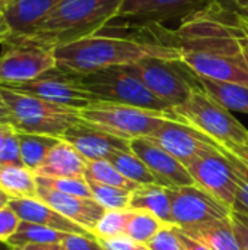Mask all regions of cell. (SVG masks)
<instances>
[{
    "instance_id": "obj_1",
    "label": "cell",
    "mask_w": 248,
    "mask_h": 250,
    "mask_svg": "<svg viewBox=\"0 0 248 250\" xmlns=\"http://www.w3.org/2000/svg\"><path fill=\"white\" fill-rule=\"evenodd\" d=\"M127 32L136 40L175 48L181 62L202 78L248 86L241 16L215 0L177 29L148 25L129 26Z\"/></svg>"
},
{
    "instance_id": "obj_2",
    "label": "cell",
    "mask_w": 248,
    "mask_h": 250,
    "mask_svg": "<svg viewBox=\"0 0 248 250\" xmlns=\"http://www.w3.org/2000/svg\"><path fill=\"white\" fill-rule=\"evenodd\" d=\"M53 53L57 67L76 75H88L113 66H129L145 57L180 59L175 48L104 31L56 47Z\"/></svg>"
},
{
    "instance_id": "obj_3",
    "label": "cell",
    "mask_w": 248,
    "mask_h": 250,
    "mask_svg": "<svg viewBox=\"0 0 248 250\" xmlns=\"http://www.w3.org/2000/svg\"><path fill=\"white\" fill-rule=\"evenodd\" d=\"M123 0H63L28 37L39 45L56 47L92 37L118 13Z\"/></svg>"
},
{
    "instance_id": "obj_4",
    "label": "cell",
    "mask_w": 248,
    "mask_h": 250,
    "mask_svg": "<svg viewBox=\"0 0 248 250\" xmlns=\"http://www.w3.org/2000/svg\"><path fill=\"white\" fill-rule=\"evenodd\" d=\"M0 89L12 114V127L16 132L61 138L69 127L80 122L79 110L45 101L6 85H0Z\"/></svg>"
},
{
    "instance_id": "obj_5",
    "label": "cell",
    "mask_w": 248,
    "mask_h": 250,
    "mask_svg": "<svg viewBox=\"0 0 248 250\" xmlns=\"http://www.w3.org/2000/svg\"><path fill=\"white\" fill-rule=\"evenodd\" d=\"M177 120L193 126L218 144L248 145V130L231 111L203 88L196 89L183 104L172 108Z\"/></svg>"
},
{
    "instance_id": "obj_6",
    "label": "cell",
    "mask_w": 248,
    "mask_h": 250,
    "mask_svg": "<svg viewBox=\"0 0 248 250\" xmlns=\"http://www.w3.org/2000/svg\"><path fill=\"white\" fill-rule=\"evenodd\" d=\"M123 67L171 108L183 104L196 89H202L197 75L181 59L145 57Z\"/></svg>"
},
{
    "instance_id": "obj_7",
    "label": "cell",
    "mask_w": 248,
    "mask_h": 250,
    "mask_svg": "<svg viewBox=\"0 0 248 250\" xmlns=\"http://www.w3.org/2000/svg\"><path fill=\"white\" fill-rule=\"evenodd\" d=\"M79 76L82 85L99 101L174 114L172 108L165 101L158 98L140 79H137L123 66H113Z\"/></svg>"
},
{
    "instance_id": "obj_8",
    "label": "cell",
    "mask_w": 248,
    "mask_h": 250,
    "mask_svg": "<svg viewBox=\"0 0 248 250\" xmlns=\"http://www.w3.org/2000/svg\"><path fill=\"white\" fill-rule=\"evenodd\" d=\"M79 113L83 122L126 141L149 138L164 123V120H177L174 114L105 101H98Z\"/></svg>"
},
{
    "instance_id": "obj_9",
    "label": "cell",
    "mask_w": 248,
    "mask_h": 250,
    "mask_svg": "<svg viewBox=\"0 0 248 250\" xmlns=\"http://www.w3.org/2000/svg\"><path fill=\"white\" fill-rule=\"evenodd\" d=\"M53 67H56V57L51 48L23 37L9 38L1 44L0 85L28 82Z\"/></svg>"
},
{
    "instance_id": "obj_10",
    "label": "cell",
    "mask_w": 248,
    "mask_h": 250,
    "mask_svg": "<svg viewBox=\"0 0 248 250\" xmlns=\"http://www.w3.org/2000/svg\"><path fill=\"white\" fill-rule=\"evenodd\" d=\"M6 86L79 111L99 101L82 85L79 75L57 66L32 81Z\"/></svg>"
},
{
    "instance_id": "obj_11",
    "label": "cell",
    "mask_w": 248,
    "mask_h": 250,
    "mask_svg": "<svg viewBox=\"0 0 248 250\" xmlns=\"http://www.w3.org/2000/svg\"><path fill=\"white\" fill-rule=\"evenodd\" d=\"M171 212L177 229H191L213 220L231 218L232 209L199 185L170 188Z\"/></svg>"
},
{
    "instance_id": "obj_12",
    "label": "cell",
    "mask_w": 248,
    "mask_h": 250,
    "mask_svg": "<svg viewBox=\"0 0 248 250\" xmlns=\"http://www.w3.org/2000/svg\"><path fill=\"white\" fill-rule=\"evenodd\" d=\"M213 0H123L117 16L126 26L162 25L171 19H181L194 15L209 6Z\"/></svg>"
},
{
    "instance_id": "obj_13",
    "label": "cell",
    "mask_w": 248,
    "mask_h": 250,
    "mask_svg": "<svg viewBox=\"0 0 248 250\" xmlns=\"http://www.w3.org/2000/svg\"><path fill=\"white\" fill-rule=\"evenodd\" d=\"M149 138L174 155L186 168L194 160L218 151V144L212 138L190 125L172 119L164 120Z\"/></svg>"
},
{
    "instance_id": "obj_14",
    "label": "cell",
    "mask_w": 248,
    "mask_h": 250,
    "mask_svg": "<svg viewBox=\"0 0 248 250\" xmlns=\"http://www.w3.org/2000/svg\"><path fill=\"white\" fill-rule=\"evenodd\" d=\"M196 185L212 193L216 199L232 209L237 195V183L229 160L219 152L200 157L187 166Z\"/></svg>"
},
{
    "instance_id": "obj_15",
    "label": "cell",
    "mask_w": 248,
    "mask_h": 250,
    "mask_svg": "<svg viewBox=\"0 0 248 250\" xmlns=\"http://www.w3.org/2000/svg\"><path fill=\"white\" fill-rule=\"evenodd\" d=\"M130 149L148 166L162 186L178 188L196 185L189 170L152 138L130 141Z\"/></svg>"
},
{
    "instance_id": "obj_16",
    "label": "cell",
    "mask_w": 248,
    "mask_h": 250,
    "mask_svg": "<svg viewBox=\"0 0 248 250\" xmlns=\"http://www.w3.org/2000/svg\"><path fill=\"white\" fill-rule=\"evenodd\" d=\"M60 139L76 148L88 161L110 160L118 151L130 149V141L114 136L82 119L69 127Z\"/></svg>"
},
{
    "instance_id": "obj_17",
    "label": "cell",
    "mask_w": 248,
    "mask_h": 250,
    "mask_svg": "<svg viewBox=\"0 0 248 250\" xmlns=\"http://www.w3.org/2000/svg\"><path fill=\"white\" fill-rule=\"evenodd\" d=\"M37 198L48 204L51 208L58 211L61 215H64L70 221L86 229L92 234L98 221L102 218V215L107 211L92 198L64 195V193H60L47 188H41V186H38Z\"/></svg>"
},
{
    "instance_id": "obj_18",
    "label": "cell",
    "mask_w": 248,
    "mask_h": 250,
    "mask_svg": "<svg viewBox=\"0 0 248 250\" xmlns=\"http://www.w3.org/2000/svg\"><path fill=\"white\" fill-rule=\"evenodd\" d=\"M61 1L63 0H9L3 12L10 31L9 38L31 35Z\"/></svg>"
},
{
    "instance_id": "obj_19",
    "label": "cell",
    "mask_w": 248,
    "mask_h": 250,
    "mask_svg": "<svg viewBox=\"0 0 248 250\" xmlns=\"http://www.w3.org/2000/svg\"><path fill=\"white\" fill-rule=\"evenodd\" d=\"M9 205L19 215L20 221L34 223L42 227H48L67 234H82V236H94L86 229L77 226L70 221L58 211L51 208L48 204L42 202L38 198H25V199H12Z\"/></svg>"
},
{
    "instance_id": "obj_20",
    "label": "cell",
    "mask_w": 248,
    "mask_h": 250,
    "mask_svg": "<svg viewBox=\"0 0 248 250\" xmlns=\"http://www.w3.org/2000/svg\"><path fill=\"white\" fill-rule=\"evenodd\" d=\"M86 167L88 160L70 144L60 139L34 174L42 177H85Z\"/></svg>"
},
{
    "instance_id": "obj_21",
    "label": "cell",
    "mask_w": 248,
    "mask_h": 250,
    "mask_svg": "<svg viewBox=\"0 0 248 250\" xmlns=\"http://www.w3.org/2000/svg\"><path fill=\"white\" fill-rule=\"evenodd\" d=\"M129 209L146 211L161 220L165 226L175 227L171 212L170 188L161 185H140L132 192Z\"/></svg>"
},
{
    "instance_id": "obj_22",
    "label": "cell",
    "mask_w": 248,
    "mask_h": 250,
    "mask_svg": "<svg viewBox=\"0 0 248 250\" xmlns=\"http://www.w3.org/2000/svg\"><path fill=\"white\" fill-rule=\"evenodd\" d=\"M183 231L212 250H241L231 224V218L213 220Z\"/></svg>"
},
{
    "instance_id": "obj_23",
    "label": "cell",
    "mask_w": 248,
    "mask_h": 250,
    "mask_svg": "<svg viewBox=\"0 0 248 250\" xmlns=\"http://www.w3.org/2000/svg\"><path fill=\"white\" fill-rule=\"evenodd\" d=\"M0 189L13 199L37 198V177L23 166H0Z\"/></svg>"
},
{
    "instance_id": "obj_24",
    "label": "cell",
    "mask_w": 248,
    "mask_h": 250,
    "mask_svg": "<svg viewBox=\"0 0 248 250\" xmlns=\"http://www.w3.org/2000/svg\"><path fill=\"white\" fill-rule=\"evenodd\" d=\"M199 82L202 88L218 103L227 107L229 111H238L248 114V86L212 81L208 78L199 76Z\"/></svg>"
},
{
    "instance_id": "obj_25",
    "label": "cell",
    "mask_w": 248,
    "mask_h": 250,
    "mask_svg": "<svg viewBox=\"0 0 248 250\" xmlns=\"http://www.w3.org/2000/svg\"><path fill=\"white\" fill-rule=\"evenodd\" d=\"M18 141L23 166L32 173H35V170L42 164L51 148H54L60 142V138L18 132Z\"/></svg>"
},
{
    "instance_id": "obj_26",
    "label": "cell",
    "mask_w": 248,
    "mask_h": 250,
    "mask_svg": "<svg viewBox=\"0 0 248 250\" xmlns=\"http://www.w3.org/2000/svg\"><path fill=\"white\" fill-rule=\"evenodd\" d=\"M124 177L137 185H161L158 177L148 168V166L132 151H118L108 160ZM162 186V185H161Z\"/></svg>"
},
{
    "instance_id": "obj_27",
    "label": "cell",
    "mask_w": 248,
    "mask_h": 250,
    "mask_svg": "<svg viewBox=\"0 0 248 250\" xmlns=\"http://www.w3.org/2000/svg\"><path fill=\"white\" fill-rule=\"evenodd\" d=\"M67 233H61L34 223L20 221L16 233L6 242L12 249L35 243H63Z\"/></svg>"
},
{
    "instance_id": "obj_28",
    "label": "cell",
    "mask_w": 248,
    "mask_h": 250,
    "mask_svg": "<svg viewBox=\"0 0 248 250\" xmlns=\"http://www.w3.org/2000/svg\"><path fill=\"white\" fill-rule=\"evenodd\" d=\"M164 227L165 224L151 212L130 209V217L126 226V236L146 246Z\"/></svg>"
},
{
    "instance_id": "obj_29",
    "label": "cell",
    "mask_w": 248,
    "mask_h": 250,
    "mask_svg": "<svg viewBox=\"0 0 248 250\" xmlns=\"http://www.w3.org/2000/svg\"><path fill=\"white\" fill-rule=\"evenodd\" d=\"M85 179L94 180V182L101 183V185L120 188V189H124L129 192H133L140 186V185L129 180L127 177H124L108 160L88 161Z\"/></svg>"
},
{
    "instance_id": "obj_30",
    "label": "cell",
    "mask_w": 248,
    "mask_h": 250,
    "mask_svg": "<svg viewBox=\"0 0 248 250\" xmlns=\"http://www.w3.org/2000/svg\"><path fill=\"white\" fill-rule=\"evenodd\" d=\"M89 189L92 192V198L107 211L111 209H129L130 207V199H132V192L114 188V186H107L96 183L94 180L86 179Z\"/></svg>"
},
{
    "instance_id": "obj_31",
    "label": "cell",
    "mask_w": 248,
    "mask_h": 250,
    "mask_svg": "<svg viewBox=\"0 0 248 250\" xmlns=\"http://www.w3.org/2000/svg\"><path fill=\"white\" fill-rule=\"evenodd\" d=\"M35 177H37V185L41 188H47L64 195L92 198V192L85 177H42V176H35Z\"/></svg>"
},
{
    "instance_id": "obj_32",
    "label": "cell",
    "mask_w": 248,
    "mask_h": 250,
    "mask_svg": "<svg viewBox=\"0 0 248 250\" xmlns=\"http://www.w3.org/2000/svg\"><path fill=\"white\" fill-rule=\"evenodd\" d=\"M130 217V209H111L105 211L102 218L94 229V236L98 240H105L126 234V226Z\"/></svg>"
},
{
    "instance_id": "obj_33",
    "label": "cell",
    "mask_w": 248,
    "mask_h": 250,
    "mask_svg": "<svg viewBox=\"0 0 248 250\" xmlns=\"http://www.w3.org/2000/svg\"><path fill=\"white\" fill-rule=\"evenodd\" d=\"M218 149L229 160L232 173L235 177V183H237V195H235V202L232 205V212H240V214L248 215V168L231 154L225 152L219 146Z\"/></svg>"
},
{
    "instance_id": "obj_34",
    "label": "cell",
    "mask_w": 248,
    "mask_h": 250,
    "mask_svg": "<svg viewBox=\"0 0 248 250\" xmlns=\"http://www.w3.org/2000/svg\"><path fill=\"white\" fill-rule=\"evenodd\" d=\"M146 248L149 250H186L175 227L165 226L148 245Z\"/></svg>"
},
{
    "instance_id": "obj_35",
    "label": "cell",
    "mask_w": 248,
    "mask_h": 250,
    "mask_svg": "<svg viewBox=\"0 0 248 250\" xmlns=\"http://www.w3.org/2000/svg\"><path fill=\"white\" fill-rule=\"evenodd\" d=\"M0 166H23L16 130H13L9 135V138L6 139V142L0 151Z\"/></svg>"
},
{
    "instance_id": "obj_36",
    "label": "cell",
    "mask_w": 248,
    "mask_h": 250,
    "mask_svg": "<svg viewBox=\"0 0 248 250\" xmlns=\"http://www.w3.org/2000/svg\"><path fill=\"white\" fill-rule=\"evenodd\" d=\"M20 224L19 215L10 205L0 209V242H7L18 230Z\"/></svg>"
},
{
    "instance_id": "obj_37",
    "label": "cell",
    "mask_w": 248,
    "mask_h": 250,
    "mask_svg": "<svg viewBox=\"0 0 248 250\" xmlns=\"http://www.w3.org/2000/svg\"><path fill=\"white\" fill-rule=\"evenodd\" d=\"M63 246L66 250H105L95 236L82 234H67L63 240Z\"/></svg>"
},
{
    "instance_id": "obj_38",
    "label": "cell",
    "mask_w": 248,
    "mask_h": 250,
    "mask_svg": "<svg viewBox=\"0 0 248 250\" xmlns=\"http://www.w3.org/2000/svg\"><path fill=\"white\" fill-rule=\"evenodd\" d=\"M105 250H149L145 245H140L126 234L99 240Z\"/></svg>"
},
{
    "instance_id": "obj_39",
    "label": "cell",
    "mask_w": 248,
    "mask_h": 250,
    "mask_svg": "<svg viewBox=\"0 0 248 250\" xmlns=\"http://www.w3.org/2000/svg\"><path fill=\"white\" fill-rule=\"evenodd\" d=\"M231 224L238 239L241 250H248V215L240 214V212H232Z\"/></svg>"
},
{
    "instance_id": "obj_40",
    "label": "cell",
    "mask_w": 248,
    "mask_h": 250,
    "mask_svg": "<svg viewBox=\"0 0 248 250\" xmlns=\"http://www.w3.org/2000/svg\"><path fill=\"white\" fill-rule=\"evenodd\" d=\"M218 146L221 149H224L225 152L231 154L232 157H235L238 161H241L248 168V145H237V144L235 145H224V144H218Z\"/></svg>"
},
{
    "instance_id": "obj_41",
    "label": "cell",
    "mask_w": 248,
    "mask_h": 250,
    "mask_svg": "<svg viewBox=\"0 0 248 250\" xmlns=\"http://www.w3.org/2000/svg\"><path fill=\"white\" fill-rule=\"evenodd\" d=\"M175 230H177V234H178V237H180V240H181V243H183L186 250H212L209 249L206 245H203V243L194 240L193 237H190L189 234H186L183 230H180L177 227H175Z\"/></svg>"
},
{
    "instance_id": "obj_42",
    "label": "cell",
    "mask_w": 248,
    "mask_h": 250,
    "mask_svg": "<svg viewBox=\"0 0 248 250\" xmlns=\"http://www.w3.org/2000/svg\"><path fill=\"white\" fill-rule=\"evenodd\" d=\"M13 250H66L63 243H35L26 245L22 248H15Z\"/></svg>"
},
{
    "instance_id": "obj_43",
    "label": "cell",
    "mask_w": 248,
    "mask_h": 250,
    "mask_svg": "<svg viewBox=\"0 0 248 250\" xmlns=\"http://www.w3.org/2000/svg\"><path fill=\"white\" fill-rule=\"evenodd\" d=\"M0 125L12 126V114H10V110H9V107L3 98L1 89H0Z\"/></svg>"
},
{
    "instance_id": "obj_44",
    "label": "cell",
    "mask_w": 248,
    "mask_h": 250,
    "mask_svg": "<svg viewBox=\"0 0 248 250\" xmlns=\"http://www.w3.org/2000/svg\"><path fill=\"white\" fill-rule=\"evenodd\" d=\"M9 37H10V31H9V28L6 25L3 12H0V44H3Z\"/></svg>"
},
{
    "instance_id": "obj_45",
    "label": "cell",
    "mask_w": 248,
    "mask_h": 250,
    "mask_svg": "<svg viewBox=\"0 0 248 250\" xmlns=\"http://www.w3.org/2000/svg\"><path fill=\"white\" fill-rule=\"evenodd\" d=\"M234 10L243 18H248V0H237L234 4Z\"/></svg>"
},
{
    "instance_id": "obj_46",
    "label": "cell",
    "mask_w": 248,
    "mask_h": 250,
    "mask_svg": "<svg viewBox=\"0 0 248 250\" xmlns=\"http://www.w3.org/2000/svg\"><path fill=\"white\" fill-rule=\"evenodd\" d=\"M13 130H15V129H13L12 126H9V125H0V151H1V148H3L6 139L9 138V135H10Z\"/></svg>"
},
{
    "instance_id": "obj_47",
    "label": "cell",
    "mask_w": 248,
    "mask_h": 250,
    "mask_svg": "<svg viewBox=\"0 0 248 250\" xmlns=\"http://www.w3.org/2000/svg\"><path fill=\"white\" fill-rule=\"evenodd\" d=\"M241 25H243V32H244V50H246L248 60V18H243L241 16Z\"/></svg>"
},
{
    "instance_id": "obj_48",
    "label": "cell",
    "mask_w": 248,
    "mask_h": 250,
    "mask_svg": "<svg viewBox=\"0 0 248 250\" xmlns=\"http://www.w3.org/2000/svg\"><path fill=\"white\" fill-rule=\"evenodd\" d=\"M12 199H13L12 196H9L6 192H3V190L0 189V209L4 208L6 205H9V202H10Z\"/></svg>"
},
{
    "instance_id": "obj_49",
    "label": "cell",
    "mask_w": 248,
    "mask_h": 250,
    "mask_svg": "<svg viewBox=\"0 0 248 250\" xmlns=\"http://www.w3.org/2000/svg\"><path fill=\"white\" fill-rule=\"evenodd\" d=\"M215 1H218L219 4H222V6L228 7V9H234V4H235L237 0H215Z\"/></svg>"
},
{
    "instance_id": "obj_50",
    "label": "cell",
    "mask_w": 248,
    "mask_h": 250,
    "mask_svg": "<svg viewBox=\"0 0 248 250\" xmlns=\"http://www.w3.org/2000/svg\"><path fill=\"white\" fill-rule=\"evenodd\" d=\"M0 250H13L6 242H0Z\"/></svg>"
},
{
    "instance_id": "obj_51",
    "label": "cell",
    "mask_w": 248,
    "mask_h": 250,
    "mask_svg": "<svg viewBox=\"0 0 248 250\" xmlns=\"http://www.w3.org/2000/svg\"><path fill=\"white\" fill-rule=\"evenodd\" d=\"M9 0H0V12H4L6 9V4H7Z\"/></svg>"
}]
</instances>
